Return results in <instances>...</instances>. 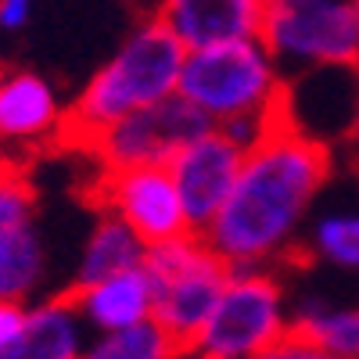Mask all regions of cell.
<instances>
[{
    "label": "cell",
    "mask_w": 359,
    "mask_h": 359,
    "mask_svg": "<svg viewBox=\"0 0 359 359\" xmlns=\"http://www.w3.org/2000/svg\"><path fill=\"white\" fill-rule=\"evenodd\" d=\"M327 176L331 151L287 111L245 151L241 172L201 237L230 266H266L291 245Z\"/></svg>",
    "instance_id": "1"
},
{
    "label": "cell",
    "mask_w": 359,
    "mask_h": 359,
    "mask_svg": "<svg viewBox=\"0 0 359 359\" xmlns=\"http://www.w3.org/2000/svg\"><path fill=\"white\" fill-rule=\"evenodd\" d=\"M184 50L187 47L169 33L158 15L140 22L130 33V40L115 50V57L86 83L76 104L65 111L62 137L86 147L115 118L172 97L180 83V65H184Z\"/></svg>",
    "instance_id": "2"
},
{
    "label": "cell",
    "mask_w": 359,
    "mask_h": 359,
    "mask_svg": "<svg viewBox=\"0 0 359 359\" xmlns=\"http://www.w3.org/2000/svg\"><path fill=\"white\" fill-rule=\"evenodd\" d=\"M176 94L191 101L216 126L233 115L273 108L284 97V86L277 76V57L266 47V40L245 36L187 47Z\"/></svg>",
    "instance_id": "3"
},
{
    "label": "cell",
    "mask_w": 359,
    "mask_h": 359,
    "mask_svg": "<svg viewBox=\"0 0 359 359\" xmlns=\"http://www.w3.org/2000/svg\"><path fill=\"white\" fill-rule=\"evenodd\" d=\"M144 273L151 284V316L169 331L180 352H194L198 331L230 277V262L219 259L201 233L187 230L147 245Z\"/></svg>",
    "instance_id": "4"
},
{
    "label": "cell",
    "mask_w": 359,
    "mask_h": 359,
    "mask_svg": "<svg viewBox=\"0 0 359 359\" xmlns=\"http://www.w3.org/2000/svg\"><path fill=\"white\" fill-rule=\"evenodd\" d=\"M287 309L277 277L266 266H230L194 352L208 359H259L273 355L287 338Z\"/></svg>",
    "instance_id": "5"
},
{
    "label": "cell",
    "mask_w": 359,
    "mask_h": 359,
    "mask_svg": "<svg viewBox=\"0 0 359 359\" xmlns=\"http://www.w3.org/2000/svg\"><path fill=\"white\" fill-rule=\"evenodd\" d=\"M262 40L298 69L359 65V0H266Z\"/></svg>",
    "instance_id": "6"
},
{
    "label": "cell",
    "mask_w": 359,
    "mask_h": 359,
    "mask_svg": "<svg viewBox=\"0 0 359 359\" xmlns=\"http://www.w3.org/2000/svg\"><path fill=\"white\" fill-rule=\"evenodd\" d=\"M208 118L180 94L137 108L123 118L104 126L86 151L101 162V169H133V165H169V158L184 147L191 137H198Z\"/></svg>",
    "instance_id": "7"
},
{
    "label": "cell",
    "mask_w": 359,
    "mask_h": 359,
    "mask_svg": "<svg viewBox=\"0 0 359 359\" xmlns=\"http://www.w3.org/2000/svg\"><path fill=\"white\" fill-rule=\"evenodd\" d=\"M43 273L47 248L40 237L36 191L22 165L0 162V298L29 302Z\"/></svg>",
    "instance_id": "8"
},
{
    "label": "cell",
    "mask_w": 359,
    "mask_h": 359,
    "mask_svg": "<svg viewBox=\"0 0 359 359\" xmlns=\"http://www.w3.org/2000/svg\"><path fill=\"white\" fill-rule=\"evenodd\" d=\"M94 201L108 208V212L123 216L144 237V245H158L191 230L169 165L101 169Z\"/></svg>",
    "instance_id": "9"
},
{
    "label": "cell",
    "mask_w": 359,
    "mask_h": 359,
    "mask_svg": "<svg viewBox=\"0 0 359 359\" xmlns=\"http://www.w3.org/2000/svg\"><path fill=\"white\" fill-rule=\"evenodd\" d=\"M245 162V147H237L219 126H205L169 158L172 184L184 201V212L194 233H201L223 208L237 172Z\"/></svg>",
    "instance_id": "10"
},
{
    "label": "cell",
    "mask_w": 359,
    "mask_h": 359,
    "mask_svg": "<svg viewBox=\"0 0 359 359\" xmlns=\"http://www.w3.org/2000/svg\"><path fill=\"white\" fill-rule=\"evenodd\" d=\"M266 0H162L158 18L184 47L262 36Z\"/></svg>",
    "instance_id": "11"
},
{
    "label": "cell",
    "mask_w": 359,
    "mask_h": 359,
    "mask_svg": "<svg viewBox=\"0 0 359 359\" xmlns=\"http://www.w3.org/2000/svg\"><path fill=\"white\" fill-rule=\"evenodd\" d=\"M65 108L47 79L36 72L0 76V140L4 144H40L54 133L62 137Z\"/></svg>",
    "instance_id": "12"
},
{
    "label": "cell",
    "mask_w": 359,
    "mask_h": 359,
    "mask_svg": "<svg viewBox=\"0 0 359 359\" xmlns=\"http://www.w3.org/2000/svg\"><path fill=\"white\" fill-rule=\"evenodd\" d=\"M69 294L79 306L83 320L97 331H118V327L151 316V284H147L144 266L101 277L94 284H72Z\"/></svg>",
    "instance_id": "13"
},
{
    "label": "cell",
    "mask_w": 359,
    "mask_h": 359,
    "mask_svg": "<svg viewBox=\"0 0 359 359\" xmlns=\"http://www.w3.org/2000/svg\"><path fill=\"white\" fill-rule=\"evenodd\" d=\"M273 355L359 359V309H327L323 302H302L284 345Z\"/></svg>",
    "instance_id": "14"
},
{
    "label": "cell",
    "mask_w": 359,
    "mask_h": 359,
    "mask_svg": "<svg viewBox=\"0 0 359 359\" xmlns=\"http://www.w3.org/2000/svg\"><path fill=\"white\" fill-rule=\"evenodd\" d=\"M86 320L72 294L29 306L18 359H79L86 355Z\"/></svg>",
    "instance_id": "15"
},
{
    "label": "cell",
    "mask_w": 359,
    "mask_h": 359,
    "mask_svg": "<svg viewBox=\"0 0 359 359\" xmlns=\"http://www.w3.org/2000/svg\"><path fill=\"white\" fill-rule=\"evenodd\" d=\"M144 255H147L144 237L123 216L101 208V219L94 223V230H90L86 245H83L76 284H94L101 277H111V273H123V269L144 266Z\"/></svg>",
    "instance_id": "16"
},
{
    "label": "cell",
    "mask_w": 359,
    "mask_h": 359,
    "mask_svg": "<svg viewBox=\"0 0 359 359\" xmlns=\"http://www.w3.org/2000/svg\"><path fill=\"white\" fill-rule=\"evenodd\" d=\"M86 355L90 359H165V355H180V348L155 316H144L130 327H118V331H97V338L86 345Z\"/></svg>",
    "instance_id": "17"
},
{
    "label": "cell",
    "mask_w": 359,
    "mask_h": 359,
    "mask_svg": "<svg viewBox=\"0 0 359 359\" xmlns=\"http://www.w3.org/2000/svg\"><path fill=\"white\" fill-rule=\"evenodd\" d=\"M313 248L320 259L359 269V212H331L313 230Z\"/></svg>",
    "instance_id": "18"
},
{
    "label": "cell",
    "mask_w": 359,
    "mask_h": 359,
    "mask_svg": "<svg viewBox=\"0 0 359 359\" xmlns=\"http://www.w3.org/2000/svg\"><path fill=\"white\" fill-rule=\"evenodd\" d=\"M29 306L15 298H0V359H18V345L25 334Z\"/></svg>",
    "instance_id": "19"
},
{
    "label": "cell",
    "mask_w": 359,
    "mask_h": 359,
    "mask_svg": "<svg viewBox=\"0 0 359 359\" xmlns=\"http://www.w3.org/2000/svg\"><path fill=\"white\" fill-rule=\"evenodd\" d=\"M29 15H33V0H0V29H8V33L22 29Z\"/></svg>",
    "instance_id": "20"
},
{
    "label": "cell",
    "mask_w": 359,
    "mask_h": 359,
    "mask_svg": "<svg viewBox=\"0 0 359 359\" xmlns=\"http://www.w3.org/2000/svg\"><path fill=\"white\" fill-rule=\"evenodd\" d=\"M0 162H4V140H0Z\"/></svg>",
    "instance_id": "21"
},
{
    "label": "cell",
    "mask_w": 359,
    "mask_h": 359,
    "mask_svg": "<svg viewBox=\"0 0 359 359\" xmlns=\"http://www.w3.org/2000/svg\"><path fill=\"white\" fill-rule=\"evenodd\" d=\"M0 76H4V69H0Z\"/></svg>",
    "instance_id": "22"
}]
</instances>
